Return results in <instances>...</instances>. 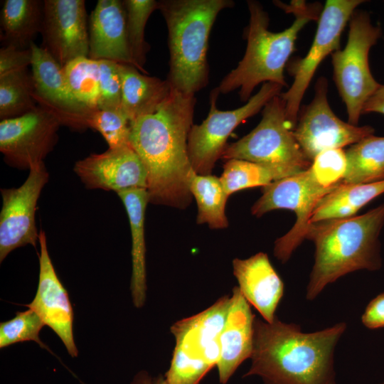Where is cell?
Masks as SVG:
<instances>
[{"mask_svg": "<svg viewBox=\"0 0 384 384\" xmlns=\"http://www.w3.org/2000/svg\"><path fill=\"white\" fill-rule=\"evenodd\" d=\"M275 4L295 16L289 27L277 33L269 31V16L262 5L256 1H247L250 22L246 50L238 66L216 87L220 94L240 88V100L247 102L260 83L287 86L284 69L294 51L297 36L309 21L319 19V8L304 1H292L290 5L277 1Z\"/></svg>", "mask_w": 384, "mask_h": 384, "instance_id": "obj_4", "label": "cell"}, {"mask_svg": "<svg viewBox=\"0 0 384 384\" xmlns=\"http://www.w3.org/2000/svg\"><path fill=\"white\" fill-rule=\"evenodd\" d=\"M333 189L320 186L309 169L262 187V195L251 208L252 215L260 217L275 209H289L297 215L294 226L274 243V255L282 263L306 239L314 209L321 198Z\"/></svg>", "mask_w": 384, "mask_h": 384, "instance_id": "obj_10", "label": "cell"}, {"mask_svg": "<svg viewBox=\"0 0 384 384\" xmlns=\"http://www.w3.org/2000/svg\"><path fill=\"white\" fill-rule=\"evenodd\" d=\"M41 47L63 68L89 55V33L84 0H43Z\"/></svg>", "mask_w": 384, "mask_h": 384, "instance_id": "obj_15", "label": "cell"}, {"mask_svg": "<svg viewBox=\"0 0 384 384\" xmlns=\"http://www.w3.org/2000/svg\"><path fill=\"white\" fill-rule=\"evenodd\" d=\"M379 384H384V381H383V382H382V383H379Z\"/></svg>", "mask_w": 384, "mask_h": 384, "instance_id": "obj_40", "label": "cell"}, {"mask_svg": "<svg viewBox=\"0 0 384 384\" xmlns=\"http://www.w3.org/2000/svg\"><path fill=\"white\" fill-rule=\"evenodd\" d=\"M233 267L243 297L265 321L273 322L284 287L267 255L258 252L247 259L236 258Z\"/></svg>", "mask_w": 384, "mask_h": 384, "instance_id": "obj_21", "label": "cell"}, {"mask_svg": "<svg viewBox=\"0 0 384 384\" xmlns=\"http://www.w3.org/2000/svg\"><path fill=\"white\" fill-rule=\"evenodd\" d=\"M129 218L132 234V275L131 291L136 307H142L146 291V245L144 238L145 212L149 201L146 188H132L117 193Z\"/></svg>", "mask_w": 384, "mask_h": 384, "instance_id": "obj_23", "label": "cell"}, {"mask_svg": "<svg viewBox=\"0 0 384 384\" xmlns=\"http://www.w3.org/2000/svg\"><path fill=\"white\" fill-rule=\"evenodd\" d=\"M31 74L23 70L0 76V118L25 114L38 107L33 98Z\"/></svg>", "mask_w": 384, "mask_h": 384, "instance_id": "obj_29", "label": "cell"}, {"mask_svg": "<svg viewBox=\"0 0 384 384\" xmlns=\"http://www.w3.org/2000/svg\"><path fill=\"white\" fill-rule=\"evenodd\" d=\"M346 166V151L341 148L331 149L317 154L309 171L320 186L333 189L342 182Z\"/></svg>", "mask_w": 384, "mask_h": 384, "instance_id": "obj_34", "label": "cell"}, {"mask_svg": "<svg viewBox=\"0 0 384 384\" xmlns=\"http://www.w3.org/2000/svg\"><path fill=\"white\" fill-rule=\"evenodd\" d=\"M195 104L194 95L171 88L156 112L131 122L129 142L145 167L151 203L184 209L191 201L188 138Z\"/></svg>", "mask_w": 384, "mask_h": 384, "instance_id": "obj_1", "label": "cell"}, {"mask_svg": "<svg viewBox=\"0 0 384 384\" xmlns=\"http://www.w3.org/2000/svg\"><path fill=\"white\" fill-rule=\"evenodd\" d=\"M189 190L196 201L198 224H208L213 229L228 226L225 207L229 196L220 178L211 174H198L193 171L189 177Z\"/></svg>", "mask_w": 384, "mask_h": 384, "instance_id": "obj_27", "label": "cell"}, {"mask_svg": "<svg viewBox=\"0 0 384 384\" xmlns=\"http://www.w3.org/2000/svg\"><path fill=\"white\" fill-rule=\"evenodd\" d=\"M383 225L384 203L363 215L311 224L306 238L314 241L316 250L306 299L314 300L329 284L348 273L379 270Z\"/></svg>", "mask_w": 384, "mask_h": 384, "instance_id": "obj_3", "label": "cell"}, {"mask_svg": "<svg viewBox=\"0 0 384 384\" xmlns=\"http://www.w3.org/2000/svg\"><path fill=\"white\" fill-rule=\"evenodd\" d=\"M363 0H328L320 13L316 32L306 55L289 64L293 82L284 93L286 118L295 127L300 105L316 69L329 55L339 49L341 36L356 8Z\"/></svg>", "mask_w": 384, "mask_h": 384, "instance_id": "obj_11", "label": "cell"}, {"mask_svg": "<svg viewBox=\"0 0 384 384\" xmlns=\"http://www.w3.org/2000/svg\"><path fill=\"white\" fill-rule=\"evenodd\" d=\"M61 125L52 112L39 105L21 116L1 120L0 151L4 161L20 170L43 163L58 141Z\"/></svg>", "mask_w": 384, "mask_h": 384, "instance_id": "obj_13", "label": "cell"}, {"mask_svg": "<svg viewBox=\"0 0 384 384\" xmlns=\"http://www.w3.org/2000/svg\"><path fill=\"white\" fill-rule=\"evenodd\" d=\"M132 384H169L166 378L161 376L151 378L147 373L142 371L138 373L134 378Z\"/></svg>", "mask_w": 384, "mask_h": 384, "instance_id": "obj_39", "label": "cell"}, {"mask_svg": "<svg viewBox=\"0 0 384 384\" xmlns=\"http://www.w3.org/2000/svg\"><path fill=\"white\" fill-rule=\"evenodd\" d=\"M361 321L369 329L384 328V292L368 303L361 316Z\"/></svg>", "mask_w": 384, "mask_h": 384, "instance_id": "obj_37", "label": "cell"}, {"mask_svg": "<svg viewBox=\"0 0 384 384\" xmlns=\"http://www.w3.org/2000/svg\"><path fill=\"white\" fill-rule=\"evenodd\" d=\"M230 0H161L158 9L168 29L171 88L195 93L208 82L207 50L209 35L218 14L232 7Z\"/></svg>", "mask_w": 384, "mask_h": 384, "instance_id": "obj_5", "label": "cell"}, {"mask_svg": "<svg viewBox=\"0 0 384 384\" xmlns=\"http://www.w3.org/2000/svg\"><path fill=\"white\" fill-rule=\"evenodd\" d=\"M87 127L100 132L110 149L129 145L131 121L122 110H92Z\"/></svg>", "mask_w": 384, "mask_h": 384, "instance_id": "obj_32", "label": "cell"}, {"mask_svg": "<svg viewBox=\"0 0 384 384\" xmlns=\"http://www.w3.org/2000/svg\"><path fill=\"white\" fill-rule=\"evenodd\" d=\"M74 171L90 189L112 191L117 193L132 188H146L145 167L130 145L92 154L76 161Z\"/></svg>", "mask_w": 384, "mask_h": 384, "instance_id": "obj_17", "label": "cell"}, {"mask_svg": "<svg viewBox=\"0 0 384 384\" xmlns=\"http://www.w3.org/2000/svg\"><path fill=\"white\" fill-rule=\"evenodd\" d=\"M118 68L122 83V110L131 122L156 112L171 91L168 80L142 74L133 65L118 63Z\"/></svg>", "mask_w": 384, "mask_h": 384, "instance_id": "obj_22", "label": "cell"}, {"mask_svg": "<svg viewBox=\"0 0 384 384\" xmlns=\"http://www.w3.org/2000/svg\"><path fill=\"white\" fill-rule=\"evenodd\" d=\"M346 184H364L384 181V137L368 136L346 151Z\"/></svg>", "mask_w": 384, "mask_h": 384, "instance_id": "obj_26", "label": "cell"}, {"mask_svg": "<svg viewBox=\"0 0 384 384\" xmlns=\"http://www.w3.org/2000/svg\"><path fill=\"white\" fill-rule=\"evenodd\" d=\"M348 23L346 45L331 54V62L334 80L346 105L348 122L358 125L363 105L380 85L371 73L368 56L381 36V29L372 23L366 11L357 9Z\"/></svg>", "mask_w": 384, "mask_h": 384, "instance_id": "obj_8", "label": "cell"}, {"mask_svg": "<svg viewBox=\"0 0 384 384\" xmlns=\"http://www.w3.org/2000/svg\"><path fill=\"white\" fill-rule=\"evenodd\" d=\"M43 1L5 0L1 11V42L3 46L29 49L41 33Z\"/></svg>", "mask_w": 384, "mask_h": 384, "instance_id": "obj_24", "label": "cell"}, {"mask_svg": "<svg viewBox=\"0 0 384 384\" xmlns=\"http://www.w3.org/2000/svg\"><path fill=\"white\" fill-rule=\"evenodd\" d=\"M31 64V50L2 46L0 49V76L27 69Z\"/></svg>", "mask_w": 384, "mask_h": 384, "instance_id": "obj_36", "label": "cell"}, {"mask_svg": "<svg viewBox=\"0 0 384 384\" xmlns=\"http://www.w3.org/2000/svg\"><path fill=\"white\" fill-rule=\"evenodd\" d=\"M285 101L280 95L262 109V117L249 134L226 146V160L242 159L273 166L290 176L308 169L311 164L302 151L293 127L287 120Z\"/></svg>", "mask_w": 384, "mask_h": 384, "instance_id": "obj_7", "label": "cell"}, {"mask_svg": "<svg viewBox=\"0 0 384 384\" xmlns=\"http://www.w3.org/2000/svg\"><path fill=\"white\" fill-rule=\"evenodd\" d=\"M30 48L33 96L37 105L52 112L62 125L75 129L87 128L86 120L92 110L75 100L67 85L63 68L46 50L34 42Z\"/></svg>", "mask_w": 384, "mask_h": 384, "instance_id": "obj_16", "label": "cell"}, {"mask_svg": "<svg viewBox=\"0 0 384 384\" xmlns=\"http://www.w3.org/2000/svg\"><path fill=\"white\" fill-rule=\"evenodd\" d=\"M88 33L89 58L136 67L127 40L123 1L98 0L89 17Z\"/></svg>", "mask_w": 384, "mask_h": 384, "instance_id": "obj_19", "label": "cell"}, {"mask_svg": "<svg viewBox=\"0 0 384 384\" xmlns=\"http://www.w3.org/2000/svg\"><path fill=\"white\" fill-rule=\"evenodd\" d=\"M49 174L44 162L29 170L20 186L1 189L0 262L14 250L27 245L36 247L39 233L35 214L41 191L48 183Z\"/></svg>", "mask_w": 384, "mask_h": 384, "instance_id": "obj_14", "label": "cell"}, {"mask_svg": "<svg viewBox=\"0 0 384 384\" xmlns=\"http://www.w3.org/2000/svg\"><path fill=\"white\" fill-rule=\"evenodd\" d=\"M99 100L98 110H122V83L118 63L98 60Z\"/></svg>", "mask_w": 384, "mask_h": 384, "instance_id": "obj_35", "label": "cell"}, {"mask_svg": "<svg viewBox=\"0 0 384 384\" xmlns=\"http://www.w3.org/2000/svg\"><path fill=\"white\" fill-rule=\"evenodd\" d=\"M288 176L290 175L287 172L273 166L231 159L224 164L220 180L226 193L230 196L245 188L264 187Z\"/></svg>", "mask_w": 384, "mask_h": 384, "instance_id": "obj_28", "label": "cell"}, {"mask_svg": "<svg viewBox=\"0 0 384 384\" xmlns=\"http://www.w3.org/2000/svg\"><path fill=\"white\" fill-rule=\"evenodd\" d=\"M126 12V28L129 47L137 68L146 73L144 68L149 46L145 41L144 30L149 17L158 9L155 0H124Z\"/></svg>", "mask_w": 384, "mask_h": 384, "instance_id": "obj_31", "label": "cell"}, {"mask_svg": "<svg viewBox=\"0 0 384 384\" xmlns=\"http://www.w3.org/2000/svg\"><path fill=\"white\" fill-rule=\"evenodd\" d=\"M371 112L384 114V85H380L363 105L362 114Z\"/></svg>", "mask_w": 384, "mask_h": 384, "instance_id": "obj_38", "label": "cell"}, {"mask_svg": "<svg viewBox=\"0 0 384 384\" xmlns=\"http://www.w3.org/2000/svg\"><path fill=\"white\" fill-rule=\"evenodd\" d=\"M230 302V297L223 296L206 310L171 326L176 345L166 373L169 384H198L217 366Z\"/></svg>", "mask_w": 384, "mask_h": 384, "instance_id": "obj_6", "label": "cell"}, {"mask_svg": "<svg viewBox=\"0 0 384 384\" xmlns=\"http://www.w3.org/2000/svg\"><path fill=\"white\" fill-rule=\"evenodd\" d=\"M255 316L238 287H235L220 334V356L217 364L219 380L225 384L238 367L251 358Z\"/></svg>", "mask_w": 384, "mask_h": 384, "instance_id": "obj_20", "label": "cell"}, {"mask_svg": "<svg viewBox=\"0 0 384 384\" xmlns=\"http://www.w3.org/2000/svg\"><path fill=\"white\" fill-rule=\"evenodd\" d=\"M67 85L75 98L89 110H97L99 64L87 57L78 58L63 67Z\"/></svg>", "mask_w": 384, "mask_h": 384, "instance_id": "obj_30", "label": "cell"}, {"mask_svg": "<svg viewBox=\"0 0 384 384\" xmlns=\"http://www.w3.org/2000/svg\"><path fill=\"white\" fill-rule=\"evenodd\" d=\"M384 193V181L364 184L342 182L323 196L314 209L310 224L348 218Z\"/></svg>", "mask_w": 384, "mask_h": 384, "instance_id": "obj_25", "label": "cell"}, {"mask_svg": "<svg viewBox=\"0 0 384 384\" xmlns=\"http://www.w3.org/2000/svg\"><path fill=\"white\" fill-rule=\"evenodd\" d=\"M39 279L36 296L26 305L34 311L43 324L48 326L61 339L68 353L77 357L73 332V310L65 288L60 281L50 257L46 234L39 232Z\"/></svg>", "mask_w": 384, "mask_h": 384, "instance_id": "obj_18", "label": "cell"}, {"mask_svg": "<svg viewBox=\"0 0 384 384\" xmlns=\"http://www.w3.org/2000/svg\"><path fill=\"white\" fill-rule=\"evenodd\" d=\"M282 86L263 83L260 90L242 107L233 110H219L217 88L210 95V110L200 124H193L188 138V151L193 171L202 175L211 174L215 162L222 157L226 142L233 130L247 118L258 113L274 97L280 95Z\"/></svg>", "mask_w": 384, "mask_h": 384, "instance_id": "obj_9", "label": "cell"}, {"mask_svg": "<svg viewBox=\"0 0 384 384\" xmlns=\"http://www.w3.org/2000/svg\"><path fill=\"white\" fill-rule=\"evenodd\" d=\"M346 324L304 333L295 324L277 317L254 321L252 364L245 376L258 375L264 384H337L335 347Z\"/></svg>", "mask_w": 384, "mask_h": 384, "instance_id": "obj_2", "label": "cell"}, {"mask_svg": "<svg viewBox=\"0 0 384 384\" xmlns=\"http://www.w3.org/2000/svg\"><path fill=\"white\" fill-rule=\"evenodd\" d=\"M44 325L40 316L32 309L17 312L15 317L0 324V348L33 341L48 350L39 338V332Z\"/></svg>", "mask_w": 384, "mask_h": 384, "instance_id": "obj_33", "label": "cell"}, {"mask_svg": "<svg viewBox=\"0 0 384 384\" xmlns=\"http://www.w3.org/2000/svg\"><path fill=\"white\" fill-rule=\"evenodd\" d=\"M327 91V80L319 78L314 97L299 112L294 129L302 151L311 161L323 151L352 145L375 132L370 126L353 125L339 119L328 102Z\"/></svg>", "mask_w": 384, "mask_h": 384, "instance_id": "obj_12", "label": "cell"}]
</instances>
